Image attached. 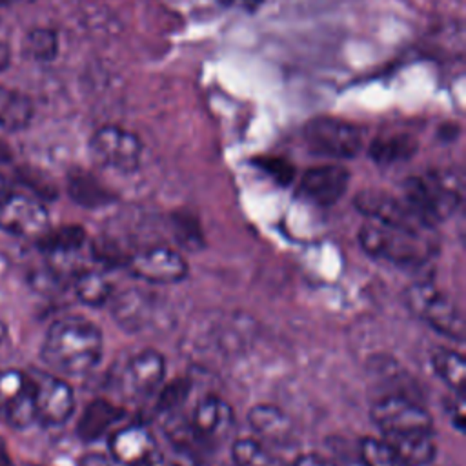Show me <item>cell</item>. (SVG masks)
Segmentation results:
<instances>
[{"label": "cell", "instance_id": "cell-6", "mask_svg": "<svg viewBox=\"0 0 466 466\" xmlns=\"http://www.w3.org/2000/svg\"><path fill=\"white\" fill-rule=\"evenodd\" d=\"M89 153L98 166L131 173L140 164L142 142L133 131L118 126H104L93 133Z\"/></svg>", "mask_w": 466, "mask_h": 466}, {"label": "cell", "instance_id": "cell-14", "mask_svg": "<svg viewBox=\"0 0 466 466\" xmlns=\"http://www.w3.org/2000/svg\"><path fill=\"white\" fill-rule=\"evenodd\" d=\"M350 173L337 164L309 167L300 178V191L319 206H333L346 193Z\"/></svg>", "mask_w": 466, "mask_h": 466}, {"label": "cell", "instance_id": "cell-24", "mask_svg": "<svg viewBox=\"0 0 466 466\" xmlns=\"http://www.w3.org/2000/svg\"><path fill=\"white\" fill-rule=\"evenodd\" d=\"M433 371L455 391L464 395V357L451 348H435L430 357Z\"/></svg>", "mask_w": 466, "mask_h": 466}, {"label": "cell", "instance_id": "cell-39", "mask_svg": "<svg viewBox=\"0 0 466 466\" xmlns=\"http://www.w3.org/2000/svg\"><path fill=\"white\" fill-rule=\"evenodd\" d=\"M7 189H9V180H7V177L0 171V195L7 193Z\"/></svg>", "mask_w": 466, "mask_h": 466}, {"label": "cell", "instance_id": "cell-20", "mask_svg": "<svg viewBox=\"0 0 466 466\" xmlns=\"http://www.w3.org/2000/svg\"><path fill=\"white\" fill-rule=\"evenodd\" d=\"M35 107L29 96L13 87L0 86V127L5 131H20L33 120Z\"/></svg>", "mask_w": 466, "mask_h": 466}, {"label": "cell", "instance_id": "cell-3", "mask_svg": "<svg viewBox=\"0 0 466 466\" xmlns=\"http://www.w3.org/2000/svg\"><path fill=\"white\" fill-rule=\"evenodd\" d=\"M359 242L371 257L400 266L422 264L430 253L424 233L395 229L377 222H368L360 228Z\"/></svg>", "mask_w": 466, "mask_h": 466}, {"label": "cell", "instance_id": "cell-25", "mask_svg": "<svg viewBox=\"0 0 466 466\" xmlns=\"http://www.w3.org/2000/svg\"><path fill=\"white\" fill-rule=\"evenodd\" d=\"M86 242V231L82 226L69 224L58 229H47L40 238L38 244L44 251L51 255H69L82 248Z\"/></svg>", "mask_w": 466, "mask_h": 466}, {"label": "cell", "instance_id": "cell-8", "mask_svg": "<svg viewBox=\"0 0 466 466\" xmlns=\"http://www.w3.org/2000/svg\"><path fill=\"white\" fill-rule=\"evenodd\" d=\"M49 229L46 206L24 193L0 195V231L18 238L38 240Z\"/></svg>", "mask_w": 466, "mask_h": 466}, {"label": "cell", "instance_id": "cell-12", "mask_svg": "<svg viewBox=\"0 0 466 466\" xmlns=\"http://www.w3.org/2000/svg\"><path fill=\"white\" fill-rule=\"evenodd\" d=\"M35 382L36 420L46 426H62L75 411L73 388L58 375L46 371L31 373Z\"/></svg>", "mask_w": 466, "mask_h": 466}, {"label": "cell", "instance_id": "cell-17", "mask_svg": "<svg viewBox=\"0 0 466 466\" xmlns=\"http://www.w3.org/2000/svg\"><path fill=\"white\" fill-rule=\"evenodd\" d=\"M248 422L262 442L288 446L293 439L291 419L273 404L253 406L248 413Z\"/></svg>", "mask_w": 466, "mask_h": 466}, {"label": "cell", "instance_id": "cell-35", "mask_svg": "<svg viewBox=\"0 0 466 466\" xmlns=\"http://www.w3.org/2000/svg\"><path fill=\"white\" fill-rule=\"evenodd\" d=\"M9 66V46L0 40V71Z\"/></svg>", "mask_w": 466, "mask_h": 466}, {"label": "cell", "instance_id": "cell-36", "mask_svg": "<svg viewBox=\"0 0 466 466\" xmlns=\"http://www.w3.org/2000/svg\"><path fill=\"white\" fill-rule=\"evenodd\" d=\"M0 466H15L13 461H11V457H9V451H7L5 442H4L2 437H0Z\"/></svg>", "mask_w": 466, "mask_h": 466}, {"label": "cell", "instance_id": "cell-2", "mask_svg": "<svg viewBox=\"0 0 466 466\" xmlns=\"http://www.w3.org/2000/svg\"><path fill=\"white\" fill-rule=\"evenodd\" d=\"M402 198L428 228H433L461 206L462 180L448 169L413 175L402 184Z\"/></svg>", "mask_w": 466, "mask_h": 466}, {"label": "cell", "instance_id": "cell-15", "mask_svg": "<svg viewBox=\"0 0 466 466\" xmlns=\"http://www.w3.org/2000/svg\"><path fill=\"white\" fill-rule=\"evenodd\" d=\"M109 451L120 464L144 466L157 455V442L147 428L133 424L120 428L111 435Z\"/></svg>", "mask_w": 466, "mask_h": 466}, {"label": "cell", "instance_id": "cell-7", "mask_svg": "<svg viewBox=\"0 0 466 466\" xmlns=\"http://www.w3.org/2000/svg\"><path fill=\"white\" fill-rule=\"evenodd\" d=\"M0 419L15 430H25L36 422L31 373L16 368L0 370Z\"/></svg>", "mask_w": 466, "mask_h": 466}, {"label": "cell", "instance_id": "cell-26", "mask_svg": "<svg viewBox=\"0 0 466 466\" xmlns=\"http://www.w3.org/2000/svg\"><path fill=\"white\" fill-rule=\"evenodd\" d=\"M73 286L78 300L87 306H102L113 295V284L100 271H82Z\"/></svg>", "mask_w": 466, "mask_h": 466}, {"label": "cell", "instance_id": "cell-19", "mask_svg": "<svg viewBox=\"0 0 466 466\" xmlns=\"http://www.w3.org/2000/svg\"><path fill=\"white\" fill-rule=\"evenodd\" d=\"M417 140L404 131H388L375 137L370 144L368 155L379 166H391L410 160L417 153Z\"/></svg>", "mask_w": 466, "mask_h": 466}, {"label": "cell", "instance_id": "cell-21", "mask_svg": "<svg viewBox=\"0 0 466 466\" xmlns=\"http://www.w3.org/2000/svg\"><path fill=\"white\" fill-rule=\"evenodd\" d=\"M386 439L399 455L406 461L408 466H422L428 464L435 457V441L431 431H415L404 435H390Z\"/></svg>", "mask_w": 466, "mask_h": 466}, {"label": "cell", "instance_id": "cell-13", "mask_svg": "<svg viewBox=\"0 0 466 466\" xmlns=\"http://www.w3.org/2000/svg\"><path fill=\"white\" fill-rule=\"evenodd\" d=\"M233 420L231 406L217 395H208L197 404L191 428L195 437L204 444H217L229 435Z\"/></svg>", "mask_w": 466, "mask_h": 466}, {"label": "cell", "instance_id": "cell-33", "mask_svg": "<svg viewBox=\"0 0 466 466\" xmlns=\"http://www.w3.org/2000/svg\"><path fill=\"white\" fill-rule=\"evenodd\" d=\"M293 466H335V462L319 453H302L295 459Z\"/></svg>", "mask_w": 466, "mask_h": 466}, {"label": "cell", "instance_id": "cell-18", "mask_svg": "<svg viewBox=\"0 0 466 466\" xmlns=\"http://www.w3.org/2000/svg\"><path fill=\"white\" fill-rule=\"evenodd\" d=\"M111 311L124 329L140 331L153 319V300L140 289H126L113 299Z\"/></svg>", "mask_w": 466, "mask_h": 466}, {"label": "cell", "instance_id": "cell-16", "mask_svg": "<svg viewBox=\"0 0 466 466\" xmlns=\"http://www.w3.org/2000/svg\"><path fill=\"white\" fill-rule=\"evenodd\" d=\"M166 373V359L157 350H142L135 353L124 371L126 386L135 395L155 391Z\"/></svg>", "mask_w": 466, "mask_h": 466}, {"label": "cell", "instance_id": "cell-30", "mask_svg": "<svg viewBox=\"0 0 466 466\" xmlns=\"http://www.w3.org/2000/svg\"><path fill=\"white\" fill-rule=\"evenodd\" d=\"M255 164L264 169L273 180H277L279 184L286 186L293 180L295 169L293 166L286 160V158H279V157H262L258 160H255Z\"/></svg>", "mask_w": 466, "mask_h": 466}, {"label": "cell", "instance_id": "cell-9", "mask_svg": "<svg viewBox=\"0 0 466 466\" xmlns=\"http://www.w3.org/2000/svg\"><path fill=\"white\" fill-rule=\"evenodd\" d=\"M371 420L384 437L431 431L433 428L431 415L420 404L399 395L377 400L371 408Z\"/></svg>", "mask_w": 466, "mask_h": 466}, {"label": "cell", "instance_id": "cell-37", "mask_svg": "<svg viewBox=\"0 0 466 466\" xmlns=\"http://www.w3.org/2000/svg\"><path fill=\"white\" fill-rule=\"evenodd\" d=\"M244 9L248 11H255L257 7H260L264 4V0H237Z\"/></svg>", "mask_w": 466, "mask_h": 466}, {"label": "cell", "instance_id": "cell-5", "mask_svg": "<svg viewBox=\"0 0 466 466\" xmlns=\"http://www.w3.org/2000/svg\"><path fill=\"white\" fill-rule=\"evenodd\" d=\"M306 147L319 157L351 158L362 149L360 129L342 118L315 116L304 126Z\"/></svg>", "mask_w": 466, "mask_h": 466}, {"label": "cell", "instance_id": "cell-28", "mask_svg": "<svg viewBox=\"0 0 466 466\" xmlns=\"http://www.w3.org/2000/svg\"><path fill=\"white\" fill-rule=\"evenodd\" d=\"M231 457L237 466H280L269 448L255 439H238L231 446Z\"/></svg>", "mask_w": 466, "mask_h": 466}, {"label": "cell", "instance_id": "cell-22", "mask_svg": "<svg viewBox=\"0 0 466 466\" xmlns=\"http://www.w3.org/2000/svg\"><path fill=\"white\" fill-rule=\"evenodd\" d=\"M124 410L107 402V400H93L82 413L78 422V435L84 441L98 439L107 428H111L120 417Z\"/></svg>", "mask_w": 466, "mask_h": 466}, {"label": "cell", "instance_id": "cell-1", "mask_svg": "<svg viewBox=\"0 0 466 466\" xmlns=\"http://www.w3.org/2000/svg\"><path fill=\"white\" fill-rule=\"evenodd\" d=\"M104 350L100 329L87 319L64 317L55 320L42 342V360L64 375L91 371Z\"/></svg>", "mask_w": 466, "mask_h": 466}, {"label": "cell", "instance_id": "cell-27", "mask_svg": "<svg viewBox=\"0 0 466 466\" xmlns=\"http://www.w3.org/2000/svg\"><path fill=\"white\" fill-rule=\"evenodd\" d=\"M359 455L366 466H408L399 451L379 437H364L359 442Z\"/></svg>", "mask_w": 466, "mask_h": 466}, {"label": "cell", "instance_id": "cell-32", "mask_svg": "<svg viewBox=\"0 0 466 466\" xmlns=\"http://www.w3.org/2000/svg\"><path fill=\"white\" fill-rule=\"evenodd\" d=\"M450 417L453 426L462 431L464 430V422H466V415H464V395L455 393V399L451 400V408H450Z\"/></svg>", "mask_w": 466, "mask_h": 466}, {"label": "cell", "instance_id": "cell-10", "mask_svg": "<svg viewBox=\"0 0 466 466\" xmlns=\"http://www.w3.org/2000/svg\"><path fill=\"white\" fill-rule=\"evenodd\" d=\"M355 208L364 217H368L370 222H377L388 228L411 233H424V229H430L406 204L404 198L391 197L390 193L380 189H364L357 193Z\"/></svg>", "mask_w": 466, "mask_h": 466}, {"label": "cell", "instance_id": "cell-34", "mask_svg": "<svg viewBox=\"0 0 466 466\" xmlns=\"http://www.w3.org/2000/svg\"><path fill=\"white\" fill-rule=\"evenodd\" d=\"M335 466H366L364 464V461L360 459V455H359V451L357 453H342V455H339L335 461Z\"/></svg>", "mask_w": 466, "mask_h": 466}, {"label": "cell", "instance_id": "cell-11", "mask_svg": "<svg viewBox=\"0 0 466 466\" xmlns=\"http://www.w3.org/2000/svg\"><path fill=\"white\" fill-rule=\"evenodd\" d=\"M129 273L149 284H175L187 277L189 268L182 255L166 246H153L127 258Z\"/></svg>", "mask_w": 466, "mask_h": 466}, {"label": "cell", "instance_id": "cell-4", "mask_svg": "<svg viewBox=\"0 0 466 466\" xmlns=\"http://www.w3.org/2000/svg\"><path fill=\"white\" fill-rule=\"evenodd\" d=\"M406 302L419 319L441 335L457 342L464 340V319L461 309L435 286L426 282L413 284L406 291Z\"/></svg>", "mask_w": 466, "mask_h": 466}, {"label": "cell", "instance_id": "cell-38", "mask_svg": "<svg viewBox=\"0 0 466 466\" xmlns=\"http://www.w3.org/2000/svg\"><path fill=\"white\" fill-rule=\"evenodd\" d=\"M144 466H182V464H178V462H167V461H164V459H158L157 455L149 461V462H146Z\"/></svg>", "mask_w": 466, "mask_h": 466}, {"label": "cell", "instance_id": "cell-31", "mask_svg": "<svg viewBox=\"0 0 466 466\" xmlns=\"http://www.w3.org/2000/svg\"><path fill=\"white\" fill-rule=\"evenodd\" d=\"M189 391V382L184 380V379H177L173 380L171 384H167L164 388V391L160 393V399H158V410L162 411H169L173 408H177L187 395Z\"/></svg>", "mask_w": 466, "mask_h": 466}, {"label": "cell", "instance_id": "cell-23", "mask_svg": "<svg viewBox=\"0 0 466 466\" xmlns=\"http://www.w3.org/2000/svg\"><path fill=\"white\" fill-rule=\"evenodd\" d=\"M67 189L71 198L86 208H100L115 200V195L86 171L71 173Z\"/></svg>", "mask_w": 466, "mask_h": 466}, {"label": "cell", "instance_id": "cell-29", "mask_svg": "<svg viewBox=\"0 0 466 466\" xmlns=\"http://www.w3.org/2000/svg\"><path fill=\"white\" fill-rule=\"evenodd\" d=\"M24 53L36 62H49L58 53V35L49 27H33L24 36Z\"/></svg>", "mask_w": 466, "mask_h": 466}]
</instances>
